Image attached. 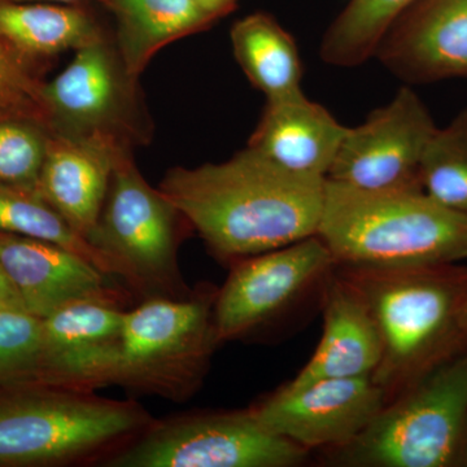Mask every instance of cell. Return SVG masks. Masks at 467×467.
Returning a JSON list of instances; mask_svg holds the SVG:
<instances>
[{
    "mask_svg": "<svg viewBox=\"0 0 467 467\" xmlns=\"http://www.w3.org/2000/svg\"><path fill=\"white\" fill-rule=\"evenodd\" d=\"M319 309L324 330L317 348L287 384L373 376L382 358L376 322L361 295L337 267L326 285Z\"/></svg>",
    "mask_w": 467,
    "mask_h": 467,
    "instance_id": "obj_18",
    "label": "cell"
},
{
    "mask_svg": "<svg viewBox=\"0 0 467 467\" xmlns=\"http://www.w3.org/2000/svg\"><path fill=\"white\" fill-rule=\"evenodd\" d=\"M386 402L371 377L337 378L285 383L251 409L269 431L308 451H325L355 441Z\"/></svg>",
    "mask_w": 467,
    "mask_h": 467,
    "instance_id": "obj_12",
    "label": "cell"
},
{
    "mask_svg": "<svg viewBox=\"0 0 467 467\" xmlns=\"http://www.w3.org/2000/svg\"><path fill=\"white\" fill-rule=\"evenodd\" d=\"M0 2H14V3H78L88 2V0H0ZM103 5V0H94Z\"/></svg>",
    "mask_w": 467,
    "mask_h": 467,
    "instance_id": "obj_28",
    "label": "cell"
},
{
    "mask_svg": "<svg viewBox=\"0 0 467 467\" xmlns=\"http://www.w3.org/2000/svg\"><path fill=\"white\" fill-rule=\"evenodd\" d=\"M467 431V347L430 368L380 409L349 444L325 451L348 467L461 465Z\"/></svg>",
    "mask_w": 467,
    "mask_h": 467,
    "instance_id": "obj_4",
    "label": "cell"
},
{
    "mask_svg": "<svg viewBox=\"0 0 467 467\" xmlns=\"http://www.w3.org/2000/svg\"><path fill=\"white\" fill-rule=\"evenodd\" d=\"M180 218L167 196L144 180L131 149H124L117 155L91 243L119 263L133 287L186 291L177 264Z\"/></svg>",
    "mask_w": 467,
    "mask_h": 467,
    "instance_id": "obj_8",
    "label": "cell"
},
{
    "mask_svg": "<svg viewBox=\"0 0 467 467\" xmlns=\"http://www.w3.org/2000/svg\"><path fill=\"white\" fill-rule=\"evenodd\" d=\"M348 128L303 91L266 100L248 146L287 173L326 180Z\"/></svg>",
    "mask_w": 467,
    "mask_h": 467,
    "instance_id": "obj_17",
    "label": "cell"
},
{
    "mask_svg": "<svg viewBox=\"0 0 467 467\" xmlns=\"http://www.w3.org/2000/svg\"><path fill=\"white\" fill-rule=\"evenodd\" d=\"M42 346L41 318L23 309L0 308V384L36 382Z\"/></svg>",
    "mask_w": 467,
    "mask_h": 467,
    "instance_id": "obj_25",
    "label": "cell"
},
{
    "mask_svg": "<svg viewBox=\"0 0 467 467\" xmlns=\"http://www.w3.org/2000/svg\"><path fill=\"white\" fill-rule=\"evenodd\" d=\"M420 180L430 198L467 214V107L445 128L435 129L423 152Z\"/></svg>",
    "mask_w": 467,
    "mask_h": 467,
    "instance_id": "obj_23",
    "label": "cell"
},
{
    "mask_svg": "<svg viewBox=\"0 0 467 467\" xmlns=\"http://www.w3.org/2000/svg\"><path fill=\"white\" fill-rule=\"evenodd\" d=\"M119 2H121V0H103V5L107 9H109L110 7H113V5H115L116 3H119ZM193 2H195L196 5H198V0H193ZM199 7H201V5H199ZM211 20H212V18H211Z\"/></svg>",
    "mask_w": 467,
    "mask_h": 467,
    "instance_id": "obj_29",
    "label": "cell"
},
{
    "mask_svg": "<svg viewBox=\"0 0 467 467\" xmlns=\"http://www.w3.org/2000/svg\"><path fill=\"white\" fill-rule=\"evenodd\" d=\"M0 232L52 243L88 260L104 275L126 281L119 263L76 232L36 189L0 184Z\"/></svg>",
    "mask_w": 467,
    "mask_h": 467,
    "instance_id": "obj_21",
    "label": "cell"
},
{
    "mask_svg": "<svg viewBox=\"0 0 467 467\" xmlns=\"http://www.w3.org/2000/svg\"><path fill=\"white\" fill-rule=\"evenodd\" d=\"M0 265L20 294L26 312L41 319L76 301L116 303L109 275L52 243L0 232Z\"/></svg>",
    "mask_w": 467,
    "mask_h": 467,
    "instance_id": "obj_16",
    "label": "cell"
},
{
    "mask_svg": "<svg viewBox=\"0 0 467 467\" xmlns=\"http://www.w3.org/2000/svg\"><path fill=\"white\" fill-rule=\"evenodd\" d=\"M414 3L416 0H349L322 38L321 60L339 67L367 63L393 24Z\"/></svg>",
    "mask_w": 467,
    "mask_h": 467,
    "instance_id": "obj_22",
    "label": "cell"
},
{
    "mask_svg": "<svg viewBox=\"0 0 467 467\" xmlns=\"http://www.w3.org/2000/svg\"><path fill=\"white\" fill-rule=\"evenodd\" d=\"M107 36L76 51L69 66L43 86L51 133L143 140L138 125L137 79L128 75Z\"/></svg>",
    "mask_w": 467,
    "mask_h": 467,
    "instance_id": "obj_11",
    "label": "cell"
},
{
    "mask_svg": "<svg viewBox=\"0 0 467 467\" xmlns=\"http://www.w3.org/2000/svg\"><path fill=\"white\" fill-rule=\"evenodd\" d=\"M92 2H0V39L33 67L43 58L79 50L106 36Z\"/></svg>",
    "mask_w": 467,
    "mask_h": 467,
    "instance_id": "obj_19",
    "label": "cell"
},
{
    "mask_svg": "<svg viewBox=\"0 0 467 467\" xmlns=\"http://www.w3.org/2000/svg\"><path fill=\"white\" fill-rule=\"evenodd\" d=\"M149 423L134 402L42 389L0 396V467L48 466L81 459Z\"/></svg>",
    "mask_w": 467,
    "mask_h": 467,
    "instance_id": "obj_5",
    "label": "cell"
},
{
    "mask_svg": "<svg viewBox=\"0 0 467 467\" xmlns=\"http://www.w3.org/2000/svg\"><path fill=\"white\" fill-rule=\"evenodd\" d=\"M230 39L243 72L266 100L303 91L296 42L275 18L263 12L243 17L234 24Z\"/></svg>",
    "mask_w": 467,
    "mask_h": 467,
    "instance_id": "obj_20",
    "label": "cell"
},
{
    "mask_svg": "<svg viewBox=\"0 0 467 467\" xmlns=\"http://www.w3.org/2000/svg\"><path fill=\"white\" fill-rule=\"evenodd\" d=\"M316 235L337 266L402 269L467 260V214L422 189L362 192L326 180Z\"/></svg>",
    "mask_w": 467,
    "mask_h": 467,
    "instance_id": "obj_3",
    "label": "cell"
},
{
    "mask_svg": "<svg viewBox=\"0 0 467 467\" xmlns=\"http://www.w3.org/2000/svg\"><path fill=\"white\" fill-rule=\"evenodd\" d=\"M0 308L26 310L20 294L2 265H0Z\"/></svg>",
    "mask_w": 467,
    "mask_h": 467,
    "instance_id": "obj_27",
    "label": "cell"
},
{
    "mask_svg": "<svg viewBox=\"0 0 467 467\" xmlns=\"http://www.w3.org/2000/svg\"><path fill=\"white\" fill-rule=\"evenodd\" d=\"M436 125L410 86L348 128L326 180L362 192L422 189L420 161Z\"/></svg>",
    "mask_w": 467,
    "mask_h": 467,
    "instance_id": "obj_10",
    "label": "cell"
},
{
    "mask_svg": "<svg viewBox=\"0 0 467 467\" xmlns=\"http://www.w3.org/2000/svg\"><path fill=\"white\" fill-rule=\"evenodd\" d=\"M216 292L156 297L124 313L116 383L162 393L193 389L220 344L213 325Z\"/></svg>",
    "mask_w": 467,
    "mask_h": 467,
    "instance_id": "obj_7",
    "label": "cell"
},
{
    "mask_svg": "<svg viewBox=\"0 0 467 467\" xmlns=\"http://www.w3.org/2000/svg\"><path fill=\"white\" fill-rule=\"evenodd\" d=\"M309 451L269 431L247 410L161 423L109 461L113 467H295Z\"/></svg>",
    "mask_w": 467,
    "mask_h": 467,
    "instance_id": "obj_9",
    "label": "cell"
},
{
    "mask_svg": "<svg viewBox=\"0 0 467 467\" xmlns=\"http://www.w3.org/2000/svg\"><path fill=\"white\" fill-rule=\"evenodd\" d=\"M326 180L287 173L250 147L221 164L169 171L159 190L226 261L317 234Z\"/></svg>",
    "mask_w": 467,
    "mask_h": 467,
    "instance_id": "obj_1",
    "label": "cell"
},
{
    "mask_svg": "<svg viewBox=\"0 0 467 467\" xmlns=\"http://www.w3.org/2000/svg\"><path fill=\"white\" fill-rule=\"evenodd\" d=\"M43 86L34 67L0 39V117L34 119L50 130Z\"/></svg>",
    "mask_w": 467,
    "mask_h": 467,
    "instance_id": "obj_26",
    "label": "cell"
},
{
    "mask_svg": "<svg viewBox=\"0 0 467 467\" xmlns=\"http://www.w3.org/2000/svg\"><path fill=\"white\" fill-rule=\"evenodd\" d=\"M462 327H463V330H465L466 334H467V301L465 304V308H463V312H462Z\"/></svg>",
    "mask_w": 467,
    "mask_h": 467,
    "instance_id": "obj_31",
    "label": "cell"
},
{
    "mask_svg": "<svg viewBox=\"0 0 467 467\" xmlns=\"http://www.w3.org/2000/svg\"><path fill=\"white\" fill-rule=\"evenodd\" d=\"M461 465L467 466V431H466L465 444H463L462 459H461Z\"/></svg>",
    "mask_w": 467,
    "mask_h": 467,
    "instance_id": "obj_30",
    "label": "cell"
},
{
    "mask_svg": "<svg viewBox=\"0 0 467 467\" xmlns=\"http://www.w3.org/2000/svg\"><path fill=\"white\" fill-rule=\"evenodd\" d=\"M124 313L115 301L82 300L43 318L36 382L79 391L116 383Z\"/></svg>",
    "mask_w": 467,
    "mask_h": 467,
    "instance_id": "obj_13",
    "label": "cell"
},
{
    "mask_svg": "<svg viewBox=\"0 0 467 467\" xmlns=\"http://www.w3.org/2000/svg\"><path fill=\"white\" fill-rule=\"evenodd\" d=\"M374 57L409 86L467 77V0H422L411 5Z\"/></svg>",
    "mask_w": 467,
    "mask_h": 467,
    "instance_id": "obj_14",
    "label": "cell"
},
{
    "mask_svg": "<svg viewBox=\"0 0 467 467\" xmlns=\"http://www.w3.org/2000/svg\"><path fill=\"white\" fill-rule=\"evenodd\" d=\"M115 138L50 133L36 190L70 226L91 242L119 150Z\"/></svg>",
    "mask_w": 467,
    "mask_h": 467,
    "instance_id": "obj_15",
    "label": "cell"
},
{
    "mask_svg": "<svg viewBox=\"0 0 467 467\" xmlns=\"http://www.w3.org/2000/svg\"><path fill=\"white\" fill-rule=\"evenodd\" d=\"M337 263L317 235L235 261L213 306L218 343L294 322L322 296Z\"/></svg>",
    "mask_w": 467,
    "mask_h": 467,
    "instance_id": "obj_6",
    "label": "cell"
},
{
    "mask_svg": "<svg viewBox=\"0 0 467 467\" xmlns=\"http://www.w3.org/2000/svg\"><path fill=\"white\" fill-rule=\"evenodd\" d=\"M337 270L358 291L376 322L382 358L371 379L387 401L467 347V267Z\"/></svg>",
    "mask_w": 467,
    "mask_h": 467,
    "instance_id": "obj_2",
    "label": "cell"
},
{
    "mask_svg": "<svg viewBox=\"0 0 467 467\" xmlns=\"http://www.w3.org/2000/svg\"><path fill=\"white\" fill-rule=\"evenodd\" d=\"M50 133L34 119L0 117V184L36 189Z\"/></svg>",
    "mask_w": 467,
    "mask_h": 467,
    "instance_id": "obj_24",
    "label": "cell"
}]
</instances>
